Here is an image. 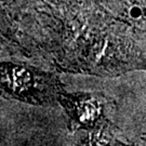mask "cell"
<instances>
[{
	"label": "cell",
	"instance_id": "cell-1",
	"mask_svg": "<svg viewBox=\"0 0 146 146\" xmlns=\"http://www.w3.org/2000/svg\"><path fill=\"white\" fill-rule=\"evenodd\" d=\"M62 84L58 76L23 65L2 63L1 89L8 95L26 103L50 104L58 100Z\"/></svg>",
	"mask_w": 146,
	"mask_h": 146
},
{
	"label": "cell",
	"instance_id": "cell-2",
	"mask_svg": "<svg viewBox=\"0 0 146 146\" xmlns=\"http://www.w3.org/2000/svg\"><path fill=\"white\" fill-rule=\"evenodd\" d=\"M58 102L66 110L75 129H92L104 123L107 101L101 94L62 93Z\"/></svg>",
	"mask_w": 146,
	"mask_h": 146
}]
</instances>
